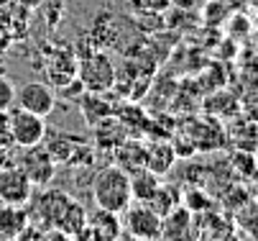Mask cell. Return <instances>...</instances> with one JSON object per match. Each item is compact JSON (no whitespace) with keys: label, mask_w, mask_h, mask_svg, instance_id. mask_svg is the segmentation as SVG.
<instances>
[{"label":"cell","mask_w":258,"mask_h":241,"mask_svg":"<svg viewBox=\"0 0 258 241\" xmlns=\"http://www.w3.org/2000/svg\"><path fill=\"white\" fill-rule=\"evenodd\" d=\"M92 200H95L97 208L123 213L133 203L131 175L125 169H120L118 164H107V167L97 169L95 180H92Z\"/></svg>","instance_id":"1"},{"label":"cell","mask_w":258,"mask_h":241,"mask_svg":"<svg viewBox=\"0 0 258 241\" xmlns=\"http://www.w3.org/2000/svg\"><path fill=\"white\" fill-rule=\"evenodd\" d=\"M120 221H123V231L136 241H161L164 218L149 203H136L133 200L120 213Z\"/></svg>","instance_id":"2"},{"label":"cell","mask_w":258,"mask_h":241,"mask_svg":"<svg viewBox=\"0 0 258 241\" xmlns=\"http://www.w3.org/2000/svg\"><path fill=\"white\" fill-rule=\"evenodd\" d=\"M77 80L82 82L85 90L92 92H110L115 87V67L105 52H92L90 57L77 62Z\"/></svg>","instance_id":"3"},{"label":"cell","mask_w":258,"mask_h":241,"mask_svg":"<svg viewBox=\"0 0 258 241\" xmlns=\"http://www.w3.org/2000/svg\"><path fill=\"white\" fill-rule=\"evenodd\" d=\"M72 195L59 190V187H39V192H33L31 203H28V213L31 221L39 223L41 228H54L64 213V208L69 205Z\"/></svg>","instance_id":"4"},{"label":"cell","mask_w":258,"mask_h":241,"mask_svg":"<svg viewBox=\"0 0 258 241\" xmlns=\"http://www.w3.org/2000/svg\"><path fill=\"white\" fill-rule=\"evenodd\" d=\"M8 121H11V136H13V147L18 149H28V147H36L44 141V136L49 131L46 126V118L36 116V113H28L18 106H13L8 111Z\"/></svg>","instance_id":"5"},{"label":"cell","mask_w":258,"mask_h":241,"mask_svg":"<svg viewBox=\"0 0 258 241\" xmlns=\"http://www.w3.org/2000/svg\"><path fill=\"white\" fill-rule=\"evenodd\" d=\"M13 106L36 113L41 118H49L56 108V90L49 82H26L16 90V103Z\"/></svg>","instance_id":"6"},{"label":"cell","mask_w":258,"mask_h":241,"mask_svg":"<svg viewBox=\"0 0 258 241\" xmlns=\"http://www.w3.org/2000/svg\"><path fill=\"white\" fill-rule=\"evenodd\" d=\"M18 167L28 175V180L33 182V187L39 190V187H46L51 185L54 175H56V162L54 157L46 152L44 144H36V147H28L23 149V157L18 159Z\"/></svg>","instance_id":"7"},{"label":"cell","mask_w":258,"mask_h":241,"mask_svg":"<svg viewBox=\"0 0 258 241\" xmlns=\"http://www.w3.org/2000/svg\"><path fill=\"white\" fill-rule=\"evenodd\" d=\"M36 187L28 180V175L18 167H6L0 169V203H11V205H28L33 198Z\"/></svg>","instance_id":"8"},{"label":"cell","mask_w":258,"mask_h":241,"mask_svg":"<svg viewBox=\"0 0 258 241\" xmlns=\"http://www.w3.org/2000/svg\"><path fill=\"white\" fill-rule=\"evenodd\" d=\"M46 77L54 90H61L69 82L77 80V59L72 57V52L56 49V52L46 54Z\"/></svg>","instance_id":"9"},{"label":"cell","mask_w":258,"mask_h":241,"mask_svg":"<svg viewBox=\"0 0 258 241\" xmlns=\"http://www.w3.org/2000/svg\"><path fill=\"white\" fill-rule=\"evenodd\" d=\"M92 128V133H95V147L100 149V152H115L125 139H128V131H125V126L115 118V116H110V118H105V121H100V123H95V126H90Z\"/></svg>","instance_id":"10"},{"label":"cell","mask_w":258,"mask_h":241,"mask_svg":"<svg viewBox=\"0 0 258 241\" xmlns=\"http://www.w3.org/2000/svg\"><path fill=\"white\" fill-rule=\"evenodd\" d=\"M31 223L28 205L0 203V241H13Z\"/></svg>","instance_id":"11"},{"label":"cell","mask_w":258,"mask_h":241,"mask_svg":"<svg viewBox=\"0 0 258 241\" xmlns=\"http://www.w3.org/2000/svg\"><path fill=\"white\" fill-rule=\"evenodd\" d=\"M80 111H82L87 126H95V123H100L110 116H115V106H113V100L107 98V92H92V90L82 92Z\"/></svg>","instance_id":"12"},{"label":"cell","mask_w":258,"mask_h":241,"mask_svg":"<svg viewBox=\"0 0 258 241\" xmlns=\"http://www.w3.org/2000/svg\"><path fill=\"white\" fill-rule=\"evenodd\" d=\"M113 157H115V164L120 169H125L128 175H133L138 169H146V144L141 139H136V136H128L113 152Z\"/></svg>","instance_id":"13"},{"label":"cell","mask_w":258,"mask_h":241,"mask_svg":"<svg viewBox=\"0 0 258 241\" xmlns=\"http://www.w3.org/2000/svg\"><path fill=\"white\" fill-rule=\"evenodd\" d=\"M176 162V152L169 141H154V144H146V169L156 172L159 177H164L166 172L174 167Z\"/></svg>","instance_id":"14"},{"label":"cell","mask_w":258,"mask_h":241,"mask_svg":"<svg viewBox=\"0 0 258 241\" xmlns=\"http://www.w3.org/2000/svg\"><path fill=\"white\" fill-rule=\"evenodd\" d=\"M159 187H161V177L151 169H138L131 175V192L136 203H149Z\"/></svg>","instance_id":"15"},{"label":"cell","mask_w":258,"mask_h":241,"mask_svg":"<svg viewBox=\"0 0 258 241\" xmlns=\"http://www.w3.org/2000/svg\"><path fill=\"white\" fill-rule=\"evenodd\" d=\"M85 223H87V208L77 198H72L69 205L64 208V213H61V218H59V223L54 228H61V231H67L72 236H77L85 228Z\"/></svg>","instance_id":"16"},{"label":"cell","mask_w":258,"mask_h":241,"mask_svg":"<svg viewBox=\"0 0 258 241\" xmlns=\"http://www.w3.org/2000/svg\"><path fill=\"white\" fill-rule=\"evenodd\" d=\"M238 226L250 233L253 241H258V203H250L243 211H238Z\"/></svg>","instance_id":"17"},{"label":"cell","mask_w":258,"mask_h":241,"mask_svg":"<svg viewBox=\"0 0 258 241\" xmlns=\"http://www.w3.org/2000/svg\"><path fill=\"white\" fill-rule=\"evenodd\" d=\"M13 103H16V87L3 72H0V113L11 111Z\"/></svg>","instance_id":"18"},{"label":"cell","mask_w":258,"mask_h":241,"mask_svg":"<svg viewBox=\"0 0 258 241\" xmlns=\"http://www.w3.org/2000/svg\"><path fill=\"white\" fill-rule=\"evenodd\" d=\"M13 241H46V228H41L39 223H33V221H31V223H28V226L13 238Z\"/></svg>","instance_id":"19"},{"label":"cell","mask_w":258,"mask_h":241,"mask_svg":"<svg viewBox=\"0 0 258 241\" xmlns=\"http://www.w3.org/2000/svg\"><path fill=\"white\" fill-rule=\"evenodd\" d=\"M240 111H243V116H245L248 121L258 123V92L248 95V98L240 103Z\"/></svg>","instance_id":"20"},{"label":"cell","mask_w":258,"mask_h":241,"mask_svg":"<svg viewBox=\"0 0 258 241\" xmlns=\"http://www.w3.org/2000/svg\"><path fill=\"white\" fill-rule=\"evenodd\" d=\"M128 3L136 8V11H143V13H149V11H161L169 6V0H128Z\"/></svg>","instance_id":"21"},{"label":"cell","mask_w":258,"mask_h":241,"mask_svg":"<svg viewBox=\"0 0 258 241\" xmlns=\"http://www.w3.org/2000/svg\"><path fill=\"white\" fill-rule=\"evenodd\" d=\"M13 147V136H11V121H8V111L0 113V149Z\"/></svg>","instance_id":"22"},{"label":"cell","mask_w":258,"mask_h":241,"mask_svg":"<svg viewBox=\"0 0 258 241\" xmlns=\"http://www.w3.org/2000/svg\"><path fill=\"white\" fill-rule=\"evenodd\" d=\"M46 241H77V238L61 228H46Z\"/></svg>","instance_id":"23"},{"label":"cell","mask_w":258,"mask_h":241,"mask_svg":"<svg viewBox=\"0 0 258 241\" xmlns=\"http://www.w3.org/2000/svg\"><path fill=\"white\" fill-rule=\"evenodd\" d=\"M18 8H26V11H33V8H39L44 0H16Z\"/></svg>","instance_id":"24"},{"label":"cell","mask_w":258,"mask_h":241,"mask_svg":"<svg viewBox=\"0 0 258 241\" xmlns=\"http://www.w3.org/2000/svg\"><path fill=\"white\" fill-rule=\"evenodd\" d=\"M245 3H248L250 8H255V11H258V0H245Z\"/></svg>","instance_id":"25"}]
</instances>
